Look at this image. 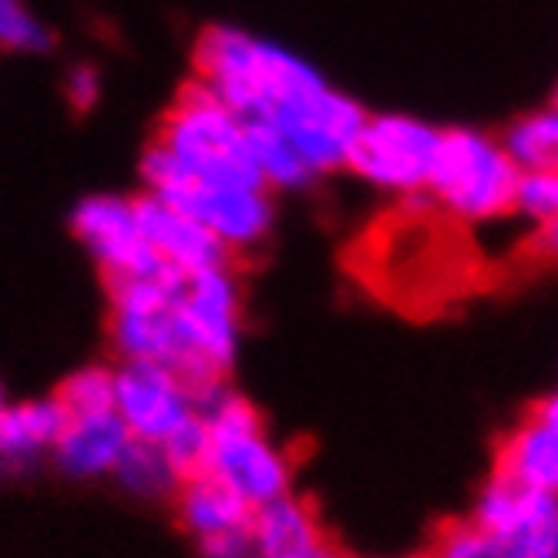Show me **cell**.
<instances>
[{"instance_id": "6da1fadb", "label": "cell", "mask_w": 558, "mask_h": 558, "mask_svg": "<svg viewBox=\"0 0 558 558\" xmlns=\"http://www.w3.org/2000/svg\"><path fill=\"white\" fill-rule=\"evenodd\" d=\"M195 82L246 125L283 135L316 182L347 169V151L371 114L293 48L232 24H213L198 34Z\"/></svg>"}, {"instance_id": "7a4b0ae2", "label": "cell", "mask_w": 558, "mask_h": 558, "mask_svg": "<svg viewBox=\"0 0 558 558\" xmlns=\"http://www.w3.org/2000/svg\"><path fill=\"white\" fill-rule=\"evenodd\" d=\"M108 337L118 361H151L189 380L198 397L226 384L243 350V287L232 263L162 266L108 283Z\"/></svg>"}, {"instance_id": "3957f363", "label": "cell", "mask_w": 558, "mask_h": 558, "mask_svg": "<svg viewBox=\"0 0 558 558\" xmlns=\"http://www.w3.org/2000/svg\"><path fill=\"white\" fill-rule=\"evenodd\" d=\"M155 145L185 179L213 185H266L250 151L243 118L229 111L195 77L182 85L179 98L169 105Z\"/></svg>"}, {"instance_id": "277c9868", "label": "cell", "mask_w": 558, "mask_h": 558, "mask_svg": "<svg viewBox=\"0 0 558 558\" xmlns=\"http://www.w3.org/2000/svg\"><path fill=\"white\" fill-rule=\"evenodd\" d=\"M198 408L209 430L206 471L222 477L253 508L293 492V461L246 393L219 384L198 397Z\"/></svg>"}, {"instance_id": "5b68a950", "label": "cell", "mask_w": 558, "mask_h": 558, "mask_svg": "<svg viewBox=\"0 0 558 558\" xmlns=\"http://www.w3.org/2000/svg\"><path fill=\"white\" fill-rule=\"evenodd\" d=\"M518 179L522 169L501 138L477 129H445L424 198L458 222L488 226L514 216Z\"/></svg>"}, {"instance_id": "8992f818", "label": "cell", "mask_w": 558, "mask_h": 558, "mask_svg": "<svg viewBox=\"0 0 558 558\" xmlns=\"http://www.w3.org/2000/svg\"><path fill=\"white\" fill-rule=\"evenodd\" d=\"M138 179L148 195L206 226L232 256L259 250L276 226V192L266 185H213L185 179L155 142L142 151Z\"/></svg>"}, {"instance_id": "52a82bcc", "label": "cell", "mask_w": 558, "mask_h": 558, "mask_svg": "<svg viewBox=\"0 0 558 558\" xmlns=\"http://www.w3.org/2000/svg\"><path fill=\"white\" fill-rule=\"evenodd\" d=\"M441 132L445 129L404 111L367 114L347 151L343 172L377 192L421 198L434 169L437 145H441Z\"/></svg>"}, {"instance_id": "ba28073f", "label": "cell", "mask_w": 558, "mask_h": 558, "mask_svg": "<svg viewBox=\"0 0 558 558\" xmlns=\"http://www.w3.org/2000/svg\"><path fill=\"white\" fill-rule=\"evenodd\" d=\"M71 232L88 253V259L105 272L108 283L138 279L162 269L142 232L135 195L92 192L71 209Z\"/></svg>"}, {"instance_id": "9c48e42d", "label": "cell", "mask_w": 558, "mask_h": 558, "mask_svg": "<svg viewBox=\"0 0 558 558\" xmlns=\"http://www.w3.org/2000/svg\"><path fill=\"white\" fill-rule=\"evenodd\" d=\"M198 411V390L175 371L151 361H118L114 414L135 441L162 445Z\"/></svg>"}, {"instance_id": "30bf717a", "label": "cell", "mask_w": 558, "mask_h": 558, "mask_svg": "<svg viewBox=\"0 0 558 558\" xmlns=\"http://www.w3.org/2000/svg\"><path fill=\"white\" fill-rule=\"evenodd\" d=\"M135 213H138L148 246L155 250L158 259H162V266L195 272V269H213V266L232 263V253L206 226H198L192 216L179 213L175 206L162 203V198L138 192Z\"/></svg>"}, {"instance_id": "8fae6325", "label": "cell", "mask_w": 558, "mask_h": 558, "mask_svg": "<svg viewBox=\"0 0 558 558\" xmlns=\"http://www.w3.org/2000/svg\"><path fill=\"white\" fill-rule=\"evenodd\" d=\"M64 424L68 411L54 393L11 401L0 414V482H14L48 461Z\"/></svg>"}, {"instance_id": "7c38bea8", "label": "cell", "mask_w": 558, "mask_h": 558, "mask_svg": "<svg viewBox=\"0 0 558 558\" xmlns=\"http://www.w3.org/2000/svg\"><path fill=\"white\" fill-rule=\"evenodd\" d=\"M498 471L558 495V387L518 421L498 448Z\"/></svg>"}, {"instance_id": "4fadbf2b", "label": "cell", "mask_w": 558, "mask_h": 558, "mask_svg": "<svg viewBox=\"0 0 558 558\" xmlns=\"http://www.w3.org/2000/svg\"><path fill=\"white\" fill-rule=\"evenodd\" d=\"M129 445L132 434L114 411L95 417H68L51 461L71 482H101V477L114 474Z\"/></svg>"}, {"instance_id": "5bb4252c", "label": "cell", "mask_w": 558, "mask_h": 558, "mask_svg": "<svg viewBox=\"0 0 558 558\" xmlns=\"http://www.w3.org/2000/svg\"><path fill=\"white\" fill-rule=\"evenodd\" d=\"M175 511H179L182 529L195 542L219 535V532L250 529L253 522V505L213 471H198L185 477L175 492Z\"/></svg>"}, {"instance_id": "9a60e30c", "label": "cell", "mask_w": 558, "mask_h": 558, "mask_svg": "<svg viewBox=\"0 0 558 558\" xmlns=\"http://www.w3.org/2000/svg\"><path fill=\"white\" fill-rule=\"evenodd\" d=\"M250 535H253V551L266 555V558L296 555V551H306V548H316L327 542L313 508L303 498H296L293 492L269 501V505L253 508Z\"/></svg>"}, {"instance_id": "2e32d148", "label": "cell", "mask_w": 558, "mask_h": 558, "mask_svg": "<svg viewBox=\"0 0 558 558\" xmlns=\"http://www.w3.org/2000/svg\"><path fill=\"white\" fill-rule=\"evenodd\" d=\"M111 482L138 501H166V498H175L182 477L175 474L162 445L135 441L132 437V445L125 448L122 461H118L111 474Z\"/></svg>"}, {"instance_id": "e0dca14e", "label": "cell", "mask_w": 558, "mask_h": 558, "mask_svg": "<svg viewBox=\"0 0 558 558\" xmlns=\"http://www.w3.org/2000/svg\"><path fill=\"white\" fill-rule=\"evenodd\" d=\"M501 145L522 172H558V105L514 118L501 132Z\"/></svg>"}, {"instance_id": "ac0fdd59", "label": "cell", "mask_w": 558, "mask_h": 558, "mask_svg": "<svg viewBox=\"0 0 558 558\" xmlns=\"http://www.w3.org/2000/svg\"><path fill=\"white\" fill-rule=\"evenodd\" d=\"M246 138H250V151L256 158V169L272 192H303L316 182V175L303 162V155L279 132H272L266 125H246Z\"/></svg>"}, {"instance_id": "d6986e66", "label": "cell", "mask_w": 558, "mask_h": 558, "mask_svg": "<svg viewBox=\"0 0 558 558\" xmlns=\"http://www.w3.org/2000/svg\"><path fill=\"white\" fill-rule=\"evenodd\" d=\"M68 417H95L114 411V367L108 364H85L71 371L61 387L54 390Z\"/></svg>"}, {"instance_id": "ffe728a7", "label": "cell", "mask_w": 558, "mask_h": 558, "mask_svg": "<svg viewBox=\"0 0 558 558\" xmlns=\"http://www.w3.org/2000/svg\"><path fill=\"white\" fill-rule=\"evenodd\" d=\"M51 45V27L24 0H0V48L14 54H45Z\"/></svg>"}, {"instance_id": "44dd1931", "label": "cell", "mask_w": 558, "mask_h": 558, "mask_svg": "<svg viewBox=\"0 0 558 558\" xmlns=\"http://www.w3.org/2000/svg\"><path fill=\"white\" fill-rule=\"evenodd\" d=\"M501 558H558V501L529 525L495 542Z\"/></svg>"}, {"instance_id": "7402d4cb", "label": "cell", "mask_w": 558, "mask_h": 558, "mask_svg": "<svg viewBox=\"0 0 558 558\" xmlns=\"http://www.w3.org/2000/svg\"><path fill=\"white\" fill-rule=\"evenodd\" d=\"M514 216L529 226L558 219V172H522L514 192Z\"/></svg>"}, {"instance_id": "603a6c76", "label": "cell", "mask_w": 558, "mask_h": 558, "mask_svg": "<svg viewBox=\"0 0 558 558\" xmlns=\"http://www.w3.org/2000/svg\"><path fill=\"white\" fill-rule=\"evenodd\" d=\"M162 451L166 458L172 461L175 474L182 477H192L198 471H206V454H209V430H206V421H203V411H198L185 427H179L169 441H162Z\"/></svg>"}, {"instance_id": "cb8c5ba5", "label": "cell", "mask_w": 558, "mask_h": 558, "mask_svg": "<svg viewBox=\"0 0 558 558\" xmlns=\"http://www.w3.org/2000/svg\"><path fill=\"white\" fill-rule=\"evenodd\" d=\"M105 95V82H101V71L88 61H74L64 71V98L74 111H95L101 105Z\"/></svg>"}, {"instance_id": "d4e9b609", "label": "cell", "mask_w": 558, "mask_h": 558, "mask_svg": "<svg viewBox=\"0 0 558 558\" xmlns=\"http://www.w3.org/2000/svg\"><path fill=\"white\" fill-rule=\"evenodd\" d=\"M198 558H253V535L250 529H239V532H219L209 538H198L195 542Z\"/></svg>"}, {"instance_id": "484cf974", "label": "cell", "mask_w": 558, "mask_h": 558, "mask_svg": "<svg viewBox=\"0 0 558 558\" xmlns=\"http://www.w3.org/2000/svg\"><path fill=\"white\" fill-rule=\"evenodd\" d=\"M529 246L538 259L545 263H558V219L551 222H542V226H532V239Z\"/></svg>"}, {"instance_id": "4316f807", "label": "cell", "mask_w": 558, "mask_h": 558, "mask_svg": "<svg viewBox=\"0 0 558 558\" xmlns=\"http://www.w3.org/2000/svg\"><path fill=\"white\" fill-rule=\"evenodd\" d=\"M253 558H266V555H253ZM276 558H340L327 542L316 545V548H306V551H296V555H276Z\"/></svg>"}, {"instance_id": "83f0119b", "label": "cell", "mask_w": 558, "mask_h": 558, "mask_svg": "<svg viewBox=\"0 0 558 558\" xmlns=\"http://www.w3.org/2000/svg\"><path fill=\"white\" fill-rule=\"evenodd\" d=\"M14 401V397H11V390H8V384H4V377H0V414H4L8 411V404Z\"/></svg>"}, {"instance_id": "f1b7e54d", "label": "cell", "mask_w": 558, "mask_h": 558, "mask_svg": "<svg viewBox=\"0 0 558 558\" xmlns=\"http://www.w3.org/2000/svg\"><path fill=\"white\" fill-rule=\"evenodd\" d=\"M551 105H558V88H555V101H551Z\"/></svg>"}]
</instances>
